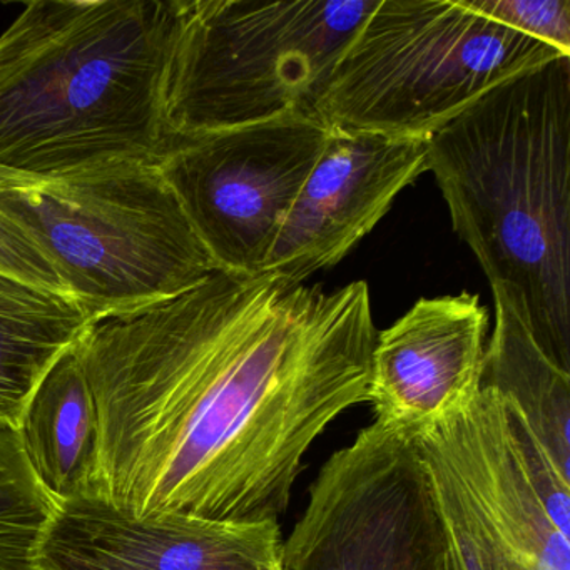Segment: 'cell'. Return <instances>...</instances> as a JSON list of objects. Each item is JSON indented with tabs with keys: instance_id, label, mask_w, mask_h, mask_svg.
Masks as SVG:
<instances>
[{
	"instance_id": "cell-1",
	"label": "cell",
	"mask_w": 570,
	"mask_h": 570,
	"mask_svg": "<svg viewBox=\"0 0 570 570\" xmlns=\"http://www.w3.org/2000/svg\"><path fill=\"white\" fill-rule=\"evenodd\" d=\"M365 282L326 292L216 269L89 320L76 342L98 419L92 495L136 519L276 520L303 456L368 402Z\"/></svg>"
},
{
	"instance_id": "cell-2",
	"label": "cell",
	"mask_w": 570,
	"mask_h": 570,
	"mask_svg": "<svg viewBox=\"0 0 570 570\" xmlns=\"http://www.w3.org/2000/svg\"><path fill=\"white\" fill-rule=\"evenodd\" d=\"M178 0H35L0 36V169L159 163Z\"/></svg>"
},
{
	"instance_id": "cell-3",
	"label": "cell",
	"mask_w": 570,
	"mask_h": 570,
	"mask_svg": "<svg viewBox=\"0 0 570 570\" xmlns=\"http://www.w3.org/2000/svg\"><path fill=\"white\" fill-rule=\"evenodd\" d=\"M426 142L456 235L570 373V58L495 86Z\"/></svg>"
},
{
	"instance_id": "cell-4",
	"label": "cell",
	"mask_w": 570,
	"mask_h": 570,
	"mask_svg": "<svg viewBox=\"0 0 570 570\" xmlns=\"http://www.w3.org/2000/svg\"><path fill=\"white\" fill-rule=\"evenodd\" d=\"M0 213L89 318L175 295L219 269L158 163L38 178L0 169Z\"/></svg>"
},
{
	"instance_id": "cell-5",
	"label": "cell",
	"mask_w": 570,
	"mask_h": 570,
	"mask_svg": "<svg viewBox=\"0 0 570 570\" xmlns=\"http://www.w3.org/2000/svg\"><path fill=\"white\" fill-rule=\"evenodd\" d=\"M379 2L178 0L166 79L169 132L315 116L340 56Z\"/></svg>"
},
{
	"instance_id": "cell-6",
	"label": "cell",
	"mask_w": 570,
	"mask_h": 570,
	"mask_svg": "<svg viewBox=\"0 0 570 570\" xmlns=\"http://www.w3.org/2000/svg\"><path fill=\"white\" fill-rule=\"evenodd\" d=\"M562 56L460 0H380L315 116L328 129L429 139L490 89Z\"/></svg>"
},
{
	"instance_id": "cell-7",
	"label": "cell",
	"mask_w": 570,
	"mask_h": 570,
	"mask_svg": "<svg viewBox=\"0 0 570 570\" xmlns=\"http://www.w3.org/2000/svg\"><path fill=\"white\" fill-rule=\"evenodd\" d=\"M455 570H570V480L489 386L410 433Z\"/></svg>"
},
{
	"instance_id": "cell-8",
	"label": "cell",
	"mask_w": 570,
	"mask_h": 570,
	"mask_svg": "<svg viewBox=\"0 0 570 570\" xmlns=\"http://www.w3.org/2000/svg\"><path fill=\"white\" fill-rule=\"evenodd\" d=\"M283 570H455L410 433L373 422L326 460Z\"/></svg>"
},
{
	"instance_id": "cell-9",
	"label": "cell",
	"mask_w": 570,
	"mask_h": 570,
	"mask_svg": "<svg viewBox=\"0 0 570 570\" xmlns=\"http://www.w3.org/2000/svg\"><path fill=\"white\" fill-rule=\"evenodd\" d=\"M328 132L296 115L173 139L159 171L219 269L263 272Z\"/></svg>"
},
{
	"instance_id": "cell-10",
	"label": "cell",
	"mask_w": 570,
	"mask_h": 570,
	"mask_svg": "<svg viewBox=\"0 0 570 570\" xmlns=\"http://www.w3.org/2000/svg\"><path fill=\"white\" fill-rule=\"evenodd\" d=\"M426 153V139L330 129L263 272L303 283L342 262L396 196L429 171Z\"/></svg>"
},
{
	"instance_id": "cell-11",
	"label": "cell",
	"mask_w": 570,
	"mask_h": 570,
	"mask_svg": "<svg viewBox=\"0 0 570 570\" xmlns=\"http://www.w3.org/2000/svg\"><path fill=\"white\" fill-rule=\"evenodd\" d=\"M279 522L136 519L96 497L62 500L39 570H283Z\"/></svg>"
},
{
	"instance_id": "cell-12",
	"label": "cell",
	"mask_w": 570,
	"mask_h": 570,
	"mask_svg": "<svg viewBox=\"0 0 570 570\" xmlns=\"http://www.w3.org/2000/svg\"><path fill=\"white\" fill-rule=\"evenodd\" d=\"M489 315L479 295L422 298L379 332L370 366L375 422L412 433L480 392Z\"/></svg>"
},
{
	"instance_id": "cell-13",
	"label": "cell",
	"mask_w": 570,
	"mask_h": 570,
	"mask_svg": "<svg viewBox=\"0 0 570 570\" xmlns=\"http://www.w3.org/2000/svg\"><path fill=\"white\" fill-rule=\"evenodd\" d=\"M26 455L59 502L92 495L98 419L76 346L46 373L19 423Z\"/></svg>"
},
{
	"instance_id": "cell-14",
	"label": "cell",
	"mask_w": 570,
	"mask_h": 570,
	"mask_svg": "<svg viewBox=\"0 0 570 570\" xmlns=\"http://www.w3.org/2000/svg\"><path fill=\"white\" fill-rule=\"evenodd\" d=\"M89 320L72 296L0 272V422L19 429L32 393Z\"/></svg>"
},
{
	"instance_id": "cell-15",
	"label": "cell",
	"mask_w": 570,
	"mask_h": 570,
	"mask_svg": "<svg viewBox=\"0 0 570 570\" xmlns=\"http://www.w3.org/2000/svg\"><path fill=\"white\" fill-rule=\"evenodd\" d=\"M495 326L482 382L513 403L547 455L570 480V373L540 348L507 293L493 286Z\"/></svg>"
},
{
	"instance_id": "cell-16",
	"label": "cell",
	"mask_w": 570,
	"mask_h": 570,
	"mask_svg": "<svg viewBox=\"0 0 570 570\" xmlns=\"http://www.w3.org/2000/svg\"><path fill=\"white\" fill-rule=\"evenodd\" d=\"M58 505L36 475L18 426L0 422V570H39V550Z\"/></svg>"
},
{
	"instance_id": "cell-17",
	"label": "cell",
	"mask_w": 570,
	"mask_h": 570,
	"mask_svg": "<svg viewBox=\"0 0 570 570\" xmlns=\"http://www.w3.org/2000/svg\"><path fill=\"white\" fill-rule=\"evenodd\" d=\"M466 9L570 56L569 0H460Z\"/></svg>"
},
{
	"instance_id": "cell-18",
	"label": "cell",
	"mask_w": 570,
	"mask_h": 570,
	"mask_svg": "<svg viewBox=\"0 0 570 570\" xmlns=\"http://www.w3.org/2000/svg\"><path fill=\"white\" fill-rule=\"evenodd\" d=\"M0 272L51 292L69 295L61 276L36 243L0 213ZM71 296V295H69Z\"/></svg>"
}]
</instances>
